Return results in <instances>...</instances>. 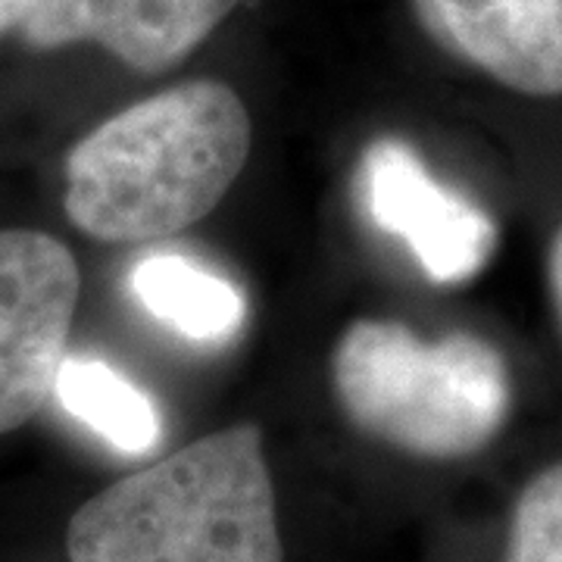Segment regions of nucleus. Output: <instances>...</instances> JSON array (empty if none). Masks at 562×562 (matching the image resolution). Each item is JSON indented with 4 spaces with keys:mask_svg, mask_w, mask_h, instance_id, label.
Masks as SVG:
<instances>
[{
    "mask_svg": "<svg viewBox=\"0 0 562 562\" xmlns=\"http://www.w3.org/2000/svg\"><path fill=\"white\" fill-rule=\"evenodd\" d=\"M235 88L194 79L106 116L63 160V213L101 244L157 241L206 220L247 166Z\"/></svg>",
    "mask_w": 562,
    "mask_h": 562,
    "instance_id": "f257e3e1",
    "label": "nucleus"
},
{
    "mask_svg": "<svg viewBox=\"0 0 562 562\" xmlns=\"http://www.w3.org/2000/svg\"><path fill=\"white\" fill-rule=\"evenodd\" d=\"M69 562H281L276 487L254 422L213 431L98 491L66 528Z\"/></svg>",
    "mask_w": 562,
    "mask_h": 562,
    "instance_id": "f03ea898",
    "label": "nucleus"
},
{
    "mask_svg": "<svg viewBox=\"0 0 562 562\" xmlns=\"http://www.w3.org/2000/svg\"><path fill=\"white\" fill-rule=\"evenodd\" d=\"M331 387L360 435L435 462L482 453L513 413L509 366L487 338L428 341L379 316L353 319L335 341Z\"/></svg>",
    "mask_w": 562,
    "mask_h": 562,
    "instance_id": "7ed1b4c3",
    "label": "nucleus"
},
{
    "mask_svg": "<svg viewBox=\"0 0 562 562\" xmlns=\"http://www.w3.org/2000/svg\"><path fill=\"white\" fill-rule=\"evenodd\" d=\"M79 297L69 244L41 228H0V435L57 394Z\"/></svg>",
    "mask_w": 562,
    "mask_h": 562,
    "instance_id": "20e7f679",
    "label": "nucleus"
},
{
    "mask_svg": "<svg viewBox=\"0 0 562 562\" xmlns=\"http://www.w3.org/2000/svg\"><path fill=\"white\" fill-rule=\"evenodd\" d=\"M362 213L409 250L428 281L465 284L497 250V225L479 203L438 181L394 135L369 140L357 172Z\"/></svg>",
    "mask_w": 562,
    "mask_h": 562,
    "instance_id": "39448f33",
    "label": "nucleus"
},
{
    "mask_svg": "<svg viewBox=\"0 0 562 562\" xmlns=\"http://www.w3.org/2000/svg\"><path fill=\"white\" fill-rule=\"evenodd\" d=\"M241 0H44L20 29L32 50L94 44L138 76L184 63Z\"/></svg>",
    "mask_w": 562,
    "mask_h": 562,
    "instance_id": "423d86ee",
    "label": "nucleus"
},
{
    "mask_svg": "<svg viewBox=\"0 0 562 562\" xmlns=\"http://www.w3.org/2000/svg\"><path fill=\"white\" fill-rule=\"evenodd\" d=\"M431 44L528 98H562V0H409Z\"/></svg>",
    "mask_w": 562,
    "mask_h": 562,
    "instance_id": "0eeeda50",
    "label": "nucleus"
},
{
    "mask_svg": "<svg viewBox=\"0 0 562 562\" xmlns=\"http://www.w3.org/2000/svg\"><path fill=\"white\" fill-rule=\"evenodd\" d=\"M132 291L150 316L191 341H228L247 322L241 291L181 254H154L140 260L132 269Z\"/></svg>",
    "mask_w": 562,
    "mask_h": 562,
    "instance_id": "6e6552de",
    "label": "nucleus"
},
{
    "mask_svg": "<svg viewBox=\"0 0 562 562\" xmlns=\"http://www.w3.org/2000/svg\"><path fill=\"white\" fill-rule=\"evenodd\" d=\"M60 403L122 453H147L160 441L154 401L110 362L69 357L57 382Z\"/></svg>",
    "mask_w": 562,
    "mask_h": 562,
    "instance_id": "1a4fd4ad",
    "label": "nucleus"
},
{
    "mask_svg": "<svg viewBox=\"0 0 562 562\" xmlns=\"http://www.w3.org/2000/svg\"><path fill=\"white\" fill-rule=\"evenodd\" d=\"M501 562H562V460L538 469L516 494Z\"/></svg>",
    "mask_w": 562,
    "mask_h": 562,
    "instance_id": "9d476101",
    "label": "nucleus"
},
{
    "mask_svg": "<svg viewBox=\"0 0 562 562\" xmlns=\"http://www.w3.org/2000/svg\"><path fill=\"white\" fill-rule=\"evenodd\" d=\"M44 0H0V38L20 35V29L29 16L38 10Z\"/></svg>",
    "mask_w": 562,
    "mask_h": 562,
    "instance_id": "9b49d317",
    "label": "nucleus"
},
{
    "mask_svg": "<svg viewBox=\"0 0 562 562\" xmlns=\"http://www.w3.org/2000/svg\"><path fill=\"white\" fill-rule=\"evenodd\" d=\"M547 284H550V297H553V310H557V322L562 331V225L553 235L550 254H547Z\"/></svg>",
    "mask_w": 562,
    "mask_h": 562,
    "instance_id": "f8f14e48",
    "label": "nucleus"
}]
</instances>
